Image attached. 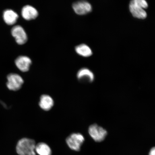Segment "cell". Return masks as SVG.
I'll list each match as a JSON object with an SVG mask.
<instances>
[{
    "instance_id": "6",
    "label": "cell",
    "mask_w": 155,
    "mask_h": 155,
    "mask_svg": "<svg viewBox=\"0 0 155 155\" xmlns=\"http://www.w3.org/2000/svg\"><path fill=\"white\" fill-rule=\"evenodd\" d=\"M73 8L77 15H83L91 12L92 7L90 4L86 1H81L73 4Z\"/></svg>"
},
{
    "instance_id": "3",
    "label": "cell",
    "mask_w": 155,
    "mask_h": 155,
    "mask_svg": "<svg viewBox=\"0 0 155 155\" xmlns=\"http://www.w3.org/2000/svg\"><path fill=\"white\" fill-rule=\"evenodd\" d=\"M88 132L92 139L97 142L104 141L107 134L105 129L96 124L91 125L89 127Z\"/></svg>"
},
{
    "instance_id": "16",
    "label": "cell",
    "mask_w": 155,
    "mask_h": 155,
    "mask_svg": "<svg viewBox=\"0 0 155 155\" xmlns=\"http://www.w3.org/2000/svg\"><path fill=\"white\" fill-rule=\"evenodd\" d=\"M149 155H155V147L151 149Z\"/></svg>"
},
{
    "instance_id": "7",
    "label": "cell",
    "mask_w": 155,
    "mask_h": 155,
    "mask_svg": "<svg viewBox=\"0 0 155 155\" xmlns=\"http://www.w3.org/2000/svg\"><path fill=\"white\" fill-rule=\"evenodd\" d=\"M15 65L21 71L26 72L28 71L31 65V60L29 57L25 56H19L15 61Z\"/></svg>"
},
{
    "instance_id": "14",
    "label": "cell",
    "mask_w": 155,
    "mask_h": 155,
    "mask_svg": "<svg viewBox=\"0 0 155 155\" xmlns=\"http://www.w3.org/2000/svg\"><path fill=\"white\" fill-rule=\"evenodd\" d=\"M36 152L39 155H51V149L48 145L44 143H40L36 145Z\"/></svg>"
},
{
    "instance_id": "2",
    "label": "cell",
    "mask_w": 155,
    "mask_h": 155,
    "mask_svg": "<svg viewBox=\"0 0 155 155\" xmlns=\"http://www.w3.org/2000/svg\"><path fill=\"white\" fill-rule=\"evenodd\" d=\"M84 141L83 135L80 133H73L67 137L66 141L71 150L80 151L81 147Z\"/></svg>"
},
{
    "instance_id": "12",
    "label": "cell",
    "mask_w": 155,
    "mask_h": 155,
    "mask_svg": "<svg viewBox=\"0 0 155 155\" xmlns=\"http://www.w3.org/2000/svg\"><path fill=\"white\" fill-rule=\"evenodd\" d=\"M3 18L6 24L9 25H12L16 22L18 15L12 10L6 9L4 12Z\"/></svg>"
},
{
    "instance_id": "4",
    "label": "cell",
    "mask_w": 155,
    "mask_h": 155,
    "mask_svg": "<svg viewBox=\"0 0 155 155\" xmlns=\"http://www.w3.org/2000/svg\"><path fill=\"white\" fill-rule=\"evenodd\" d=\"M7 79V88L11 91H17L20 90L24 83L22 78L17 74H10L8 75Z\"/></svg>"
},
{
    "instance_id": "9",
    "label": "cell",
    "mask_w": 155,
    "mask_h": 155,
    "mask_svg": "<svg viewBox=\"0 0 155 155\" xmlns=\"http://www.w3.org/2000/svg\"><path fill=\"white\" fill-rule=\"evenodd\" d=\"M38 15L37 9L30 5H26L23 7L21 11V15L25 20L30 21L37 18Z\"/></svg>"
},
{
    "instance_id": "10",
    "label": "cell",
    "mask_w": 155,
    "mask_h": 155,
    "mask_svg": "<svg viewBox=\"0 0 155 155\" xmlns=\"http://www.w3.org/2000/svg\"><path fill=\"white\" fill-rule=\"evenodd\" d=\"M129 9L133 16L136 18L142 19L146 18L147 13L144 9L140 6L136 5L130 2Z\"/></svg>"
},
{
    "instance_id": "8",
    "label": "cell",
    "mask_w": 155,
    "mask_h": 155,
    "mask_svg": "<svg viewBox=\"0 0 155 155\" xmlns=\"http://www.w3.org/2000/svg\"><path fill=\"white\" fill-rule=\"evenodd\" d=\"M77 78L79 81L82 82L91 83L94 80V74L90 69L83 68L78 71Z\"/></svg>"
},
{
    "instance_id": "1",
    "label": "cell",
    "mask_w": 155,
    "mask_h": 155,
    "mask_svg": "<svg viewBox=\"0 0 155 155\" xmlns=\"http://www.w3.org/2000/svg\"><path fill=\"white\" fill-rule=\"evenodd\" d=\"M36 144L32 139L24 138L17 143L16 150L19 155H36L35 152Z\"/></svg>"
},
{
    "instance_id": "11",
    "label": "cell",
    "mask_w": 155,
    "mask_h": 155,
    "mask_svg": "<svg viewBox=\"0 0 155 155\" xmlns=\"http://www.w3.org/2000/svg\"><path fill=\"white\" fill-rule=\"evenodd\" d=\"M53 99L48 95L43 94L41 96L39 105L42 109L45 111H49L54 106Z\"/></svg>"
},
{
    "instance_id": "15",
    "label": "cell",
    "mask_w": 155,
    "mask_h": 155,
    "mask_svg": "<svg viewBox=\"0 0 155 155\" xmlns=\"http://www.w3.org/2000/svg\"><path fill=\"white\" fill-rule=\"evenodd\" d=\"M131 2L140 6L143 9H146L148 7V4L145 0H131Z\"/></svg>"
},
{
    "instance_id": "5",
    "label": "cell",
    "mask_w": 155,
    "mask_h": 155,
    "mask_svg": "<svg viewBox=\"0 0 155 155\" xmlns=\"http://www.w3.org/2000/svg\"><path fill=\"white\" fill-rule=\"evenodd\" d=\"M11 34L15 38V41L19 45H22L26 43L28 41V36L24 28L17 25L12 29Z\"/></svg>"
},
{
    "instance_id": "13",
    "label": "cell",
    "mask_w": 155,
    "mask_h": 155,
    "mask_svg": "<svg viewBox=\"0 0 155 155\" xmlns=\"http://www.w3.org/2000/svg\"><path fill=\"white\" fill-rule=\"evenodd\" d=\"M75 50L78 54L83 57H88L92 54L91 49L85 44H80L77 46Z\"/></svg>"
}]
</instances>
